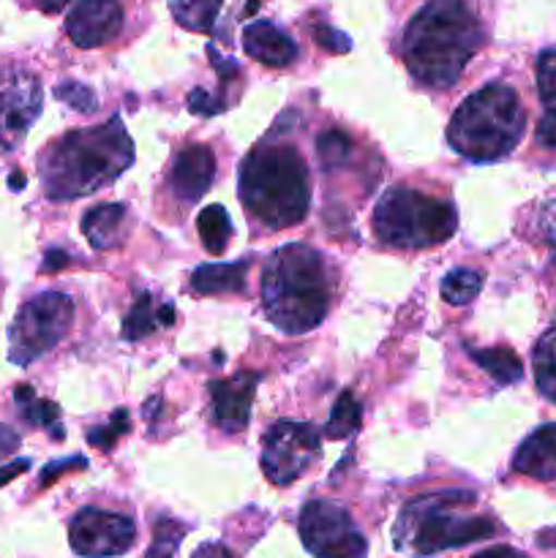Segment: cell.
<instances>
[{"instance_id":"8992f818","label":"cell","mask_w":556,"mask_h":558,"mask_svg":"<svg viewBox=\"0 0 556 558\" xmlns=\"http://www.w3.org/2000/svg\"><path fill=\"white\" fill-rule=\"evenodd\" d=\"M527 112L521 98L507 85H485L456 109L447 129L452 150L478 163L499 161L510 156L521 142Z\"/></svg>"},{"instance_id":"b9f144b4","label":"cell","mask_w":556,"mask_h":558,"mask_svg":"<svg viewBox=\"0 0 556 558\" xmlns=\"http://www.w3.org/2000/svg\"><path fill=\"white\" fill-rule=\"evenodd\" d=\"M474 558H527V556H521L518 554V550H512V548H505V545H501V548H491V550H483V554H478Z\"/></svg>"},{"instance_id":"7402d4cb","label":"cell","mask_w":556,"mask_h":558,"mask_svg":"<svg viewBox=\"0 0 556 558\" xmlns=\"http://www.w3.org/2000/svg\"><path fill=\"white\" fill-rule=\"evenodd\" d=\"M472 357L485 374L491 376L499 385H516L523 376V365L518 360V354L507 347H494V349H472Z\"/></svg>"},{"instance_id":"52a82bcc","label":"cell","mask_w":556,"mask_h":558,"mask_svg":"<svg viewBox=\"0 0 556 558\" xmlns=\"http://www.w3.org/2000/svg\"><path fill=\"white\" fill-rule=\"evenodd\" d=\"M456 207L412 189H390L374 210V232L392 248H428L452 238Z\"/></svg>"},{"instance_id":"7a4b0ae2","label":"cell","mask_w":556,"mask_h":558,"mask_svg":"<svg viewBox=\"0 0 556 558\" xmlns=\"http://www.w3.org/2000/svg\"><path fill=\"white\" fill-rule=\"evenodd\" d=\"M480 41V22L463 0H428L403 33V63L423 85L447 87L461 76Z\"/></svg>"},{"instance_id":"603a6c76","label":"cell","mask_w":556,"mask_h":558,"mask_svg":"<svg viewBox=\"0 0 556 558\" xmlns=\"http://www.w3.org/2000/svg\"><path fill=\"white\" fill-rule=\"evenodd\" d=\"M196 229H200L202 245L213 256H221L227 251L229 240H232V221H229V213L221 205L205 207L196 218Z\"/></svg>"},{"instance_id":"f546056e","label":"cell","mask_w":556,"mask_h":558,"mask_svg":"<svg viewBox=\"0 0 556 558\" xmlns=\"http://www.w3.org/2000/svg\"><path fill=\"white\" fill-rule=\"evenodd\" d=\"M349 147H352L349 136L343 134V131H336V129L325 131V134L316 140V153H319V161L325 169L341 167L349 156Z\"/></svg>"},{"instance_id":"3957f363","label":"cell","mask_w":556,"mask_h":558,"mask_svg":"<svg viewBox=\"0 0 556 558\" xmlns=\"http://www.w3.org/2000/svg\"><path fill=\"white\" fill-rule=\"evenodd\" d=\"M262 305L273 325L300 336L319 325L330 308V283L322 256L311 245H283L262 272Z\"/></svg>"},{"instance_id":"7c38bea8","label":"cell","mask_w":556,"mask_h":558,"mask_svg":"<svg viewBox=\"0 0 556 558\" xmlns=\"http://www.w3.org/2000/svg\"><path fill=\"white\" fill-rule=\"evenodd\" d=\"M38 114H41V82L22 71L9 76L0 87V150H14Z\"/></svg>"},{"instance_id":"74e56055","label":"cell","mask_w":556,"mask_h":558,"mask_svg":"<svg viewBox=\"0 0 556 558\" xmlns=\"http://www.w3.org/2000/svg\"><path fill=\"white\" fill-rule=\"evenodd\" d=\"M27 469H31V461H25V458H20V461H14V463H9V466L0 469V488H3L5 483H11L14 477H20L22 472H27Z\"/></svg>"},{"instance_id":"9c48e42d","label":"cell","mask_w":556,"mask_h":558,"mask_svg":"<svg viewBox=\"0 0 556 558\" xmlns=\"http://www.w3.org/2000/svg\"><path fill=\"white\" fill-rule=\"evenodd\" d=\"M300 539L314 558H368V545L336 501H309L300 512Z\"/></svg>"},{"instance_id":"44dd1931","label":"cell","mask_w":556,"mask_h":558,"mask_svg":"<svg viewBox=\"0 0 556 558\" xmlns=\"http://www.w3.org/2000/svg\"><path fill=\"white\" fill-rule=\"evenodd\" d=\"M249 262H227V265H202L191 272V289L196 294H234L245 289Z\"/></svg>"},{"instance_id":"ba28073f","label":"cell","mask_w":556,"mask_h":558,"mask_svg":"<svg viewBox=\"0 0 556 558\" xmlns=\"http://www.w3.org/2000/svg\"><path fill=\"white\" fill-rule=\"evenodd\" d=\"M74 322V303L63 292H44L27 300L11 325V363L31 365L41 354H47L60 338L69 332Z\"/></svg>"},{"instance_id":"2e32d148","label":"cell","mask_w":556,"mask_h":558,"mask_svg":"<svg viewBox=\"0 0 556 558\" xmlns=\"http://www.w3.org/2000/svg\"><path fill=\"white\" fill-rule=\"evenodd\" d=\"M243 49L249 58L259 60V63L273 65V69H283L298 58V44L276 27L273 22H251L243 31Z\"/></svg>"},{"instance_id":"4fadbf2b","label":"cell","mask_w":556,"mask_h":558,"mask_svg":"<svg viewBox=\"0 0 556 558\" xmlns=\"http://www.w3.org/2000/svg\"><path fill=\"white\" fill-rule=\"evenodd\" d=\"M123 27V9L118 0H76L65 16V33L82 49L112 41Z\"/></svg>"},{"instance_id":"1f68e13d","label":"cell","mask_w":556,"mask_h":558,"mask_svg":"<svg viewBox=\"0 0 556 558\" xmlns=\"http://www.w3.org/2000/svg\"><path fill=\"white\" fill-rule=\"evenodd\" d=\"M55 96L63 98L69 107L80 109V112H93L96 109V93L87 85H82V82H63V85H58Z\"/></svg>"},{"instance_id":"5bb4252c","label":"cell","mask_w":556,"mask_h":558,"mask_svg":"<svg viewBox=\"0 0 556 558\" xmlns=\"http://www.w3.org/2000/svg\"><path fill=\"white\" fill-rule=\"evenodd\" d=\"M259 374H234L229 379H216L207 385L213 401V423L223 430H243L251 420Z\"/></svg>"},{"instance_id":"4dcf8cb0","label":"cell","mask_w":556,"mask_h":558,"mask_svg":"<svg viewBox=\"0 0 556 558\" xmlns=\"http://www.w3.org/2000/svg\"><path fill=\"white\" fill-rule=\"evenodd\" d=\"M125 430H129V412L118 409V412L112 414V420H109L107 428H93L90 434H87V441H90L93 447H101V450H112L114 439L123 436Z\"/></svg>"},{"instance_id":"8fae6325","label":"cell","mask_w":556,"mask_h":558,"mask_svg":"<svg viewBox=\"0 0 556 558\" xmlns=\"http://www.w3.org/2000/svg\"><path fill=\"white\" fill-rule=\"evenodd\" d=\"M134 521L118 512H104L98 507H85L74 515L69 526V543L74 554L85 558H112L125 554L134 545Z\"/></svg>"},{"instance_id":"d6a6232c","label":"cell","mask_w":556,"mask_h":558,"mask_svg":"<svg viewBox=\"0 0 556 558\" xmlns=\"http://www.w3.org/2000/svg\"><path fill=\"white\" fill-rule=\"evenodd\" d=\"M314 36H316V41L327 49V52L341 54V52H349V47H352V44H349V38L343 36L341 31H336V27L322 25V27H316Z\"/></svg>"},{"instance_id":"30bf717a","label":"cell","mask_w":556,"mask_h":558,"mask_svg":"<svg viewBox=\"0 0 556 558\" xmlns=\"http://www.w3.org/2000/svg\"><path fill=\"white\" fill-rule=\"evenodd\" d=\"M319 430L311 423H273L262 439V472L273 485H292L319 456Z\"/></svg>"},{"instance_id":"f35d334b","label":"cell","mask_w":556,"mask_h":558,"mask_svg":"<svg viewBox=\"0 0 556 558\" xmlns=\"http://www.w3.org/2000/svg\"><path fill=\"white\" fill-rule=\"evenodd\" d=\"M191 558H232V554H229V550L223 548V545L207 543V545H202V548L196 550V554L191 556Z\"/></svg>"},{"instance_id":"ffe728a7","label":"cell","mask_w":556,"mask_h":558,"mask_svg":"<svg viewBox=\"0 0 556 558\" xmlns=\"http://www.w3.org/2000/svg\"><path fill=\"white\" fill-rule=\"evenodd\" d=\"M537 90L543 98V118L537 123V142L556 150V47L537 58Z\"/></svg>"},{"instance_id":"cb8c5ba5","label":"cell","mask_w":556,"mask_h":558,"mask_svg":"<svg viewBox=\"0 0 556 558\" xmlns=\"http://www.w3.org/2000/svg\"><path fill=\"white\" fill-rule=\"evenodd\" d=\"M534 381L537 390L556 403V327L534 347Z\"/></svg>"},{"instance_id":"e575fe53","label":"cell","mask_w":556,"mask_h":558,"mask_svg":"<svg viewBox=\"0 0 556 558\" xmlns=\"http://www.w3.org/2000/svg\"><path fill=\"white\" fill-rule=\"evenodd\" d=\"M543 232H545V240H548V245H551V254H554V259H556V199L545 207Z\"/></svg>"},{"instance_id":"277c9868","label":"cell","mask_w":556,"mask_h":558,"mask_svg":"<svg viewBox=\"0 0 556 558\" xmlns=\"http://www.w3.org/2000/svg\"><path fill=\"white\" fill-rule=\"evenodd\" d=\"M240 202L270 229H289L309 213V169L292 145L262 142L240 169Z\"/></svg>"},{"instance_id":"4316f807","label":"cell","mask_w":556,"mask_h":558,"mask_svg":"<svg viewBox=\"0 0 556 558\" xmlns=\"http://www.w3.org/2000/svg\"><path fill=\"white\" fill-rule=\"evenodd\" d=\"M360 414L363 412H360V403L354 401L352 392H341L325 425L327 439H343V436L354 434L360 428Z\"/></svg>"},{"instance_id":"bcb514c9","label":"cell","mask_w":556,"mask_h":558,"mask_svg":"<svg viewBox=\"0 0 556 558\" xmlns=\"http://www.w3.org/2000/svg\"><path fill=\"white\" fill-rule=\"evenodd\" d=\"M540 543H543V545H554V548H556V529L551 534H543V537H540Z\"/></svg>"},{"instance_id":"8d00e7d4","label":"cell","mask_w":556,"mask_h":558,"mask_svg":"<svg viewBox=\"0 0 556 558\" xmlns=\"http://www.w3.org/2000/svg\"><path fill=\"white\" fill-rule=\"evenodd\" d=\"M87 461L85 458H71V461H63V463H52V466L44 469V477H41V485H47L49 480L58 477V472H65V469H85Z\"/></svg>"},{"instance_id":"836d02e7","label":"cell","mask_w":556,"mask_h":558,"mask_svg":"<svg viewBox=\"0 0 556 558\" xmlns=\"http://www.w3.org/2000/svg\"><path fill=\"white\" fill-rule=\"evenodd\" d=\"M189 109L194 114H216V112H221V104L216 101V98L213 96H207L205 90H200V87H196V90H191V96H189Z\"/></svg>"},{"instance_id":"d4e9b609","label":"cell","mask_w":556,"mask_h":558,"mask_svg":"<svg viewBox=\"0 0 556 558\" xmlns=\"http://www.w3.org/2000/svg\"><path fill=\"white\" fill-rule=\"evenodd\" d=\"M480 289H483V276L478 270H469V267H458L442 278V298L452 305L469 303V300L478 298Z\"/></svg>"},{"instance_id":"ab89813d","label":"cell","mask_w":556,"mask_h":558,"mask_svg":"<svg viewBox=\"0 0 556 558\" xmlns=\"http://www.w3.org/2000/svg\"><path fill=\"white\" fill-rule=\"evenodd\" d=\"M65 265H69V254H63V251H49L47 259H44L41 270L44 272H55V270H60V267H65Z\"/></svg>"},{"instance_id":"d590c367","label":"cell","mask_w":556,"mask_h":558,"mask_svg":"<svg viewBox=\"0 0 556 558\" xmlns=\"http://www.w3.org/2000/svg\"><path fill=\"white\" fill-rule=\"evenodd\" d=\"M207 54H210V60H213V65H216V71H218V76H221V82H227L229 76H234L238 74V65H234V60H229V58H221V54H218V49L213 47H207Z\"/></svg>"},{"instance_id":"60d3db41","label":"cell","mask_w":556,"mask_h":558,"mask_svg":"<svg viewBox=\"0 0 556 558\" xmlns=\"http://www.w3.org/2000/svg\"><path fill=\"white\" fill-rule=\"evenodd\" d=\"M16 447H20V439H16L9 428H3V425H0V456H5V452H14Z\"/></svg>"},{"instance_id":"f6af8a7d","label":"cell","mask_w":556,"mask_h":558,"mask_svg":"<svg viewBox=\"0 0 556 558\" xmlns=\"http://www.w3.org/2000/svg\"><path fill=\"white\" fill-rule=\"evenodd\" d=\"M11 189H22V185H25V178H22V174H11Z\"/></svg>"},{"instance_id":"83f0119b","label":"cell","mask_w":556,"mask_h":558,"mask_svg":"<svg viewBox=\"0 0 556 558\" xmlns=\"http://www.w3.org/2000/svg\"><path fill=\"white\" fill-rule=\"evenodd\" d=\"M185 532H189L185 523L174 521V518H161V521L156 523V529H153V543L145 558H174Z\"/></svg>"},{"instance_id":"5b68a950","label":"cell","mask_w":556,"mask_h":558,"mask_svg":"<svg viewBox=\"0 0 556 558\" xmlns=\"http://www.w3.org/2000/svg\"><path fill=\"white\" fill-rule=\"evenodd\" d=\"M472 505L474 494L469 490H445L409 501L392 532L396 545L423 558L494 537L496 523L483 515H469L467 507Z\"/></svg>"},{"instance_id":"6da1fadb","label":"cell","mask_w":556,"mask_h":558,"mask_svg":"<svg viewBox=\"0 0 556 558\" xmlns=\"http://www.w3.org/2000/svg\"><path fill=\"white\" fill-rule=\"evenodd\" d=\"M134 163V142L120 118L71 131L41 156V185L49 199H76L112 185Z\"/></svg>"},{"instance_id":"484cf974","label":"cell","mask_w":556,"mask_h":558,"mask_svg":"<svg viewBox=\"0 0 556 558\" xmlns=\"http://www.w3.org/2000/svg\"><path fill=\"white\" fill-rule=\"evenodd\" d=\"M158 327V316H156V305H153L150 294H140L131 305V311L125 314L123 322V338L125 341H142V338L150 336L153 330Z\"/></svg>"},{"instance_id":"d6986e66","label":"cell","mask_w":556,"mask_h":558,"mask_svg":"<svg viewBox=\"0 0 556 558\" xmlns=\"http://www.w3.org/2000/svg\"><path fill=\"white\" fill-rule=\"evenodd\" d=\"M123 221L125 205H118V202H112V205H98L93 210H87L85 218H82V234H85L93 248H114L123 240Z\"/></svg>"},{"instance_id":"7bdbcfd3","label":"cell","mask_w":556,"mask_h":558,"mask_svg":"<svg viewBox=\"0 0 556 558\" xmlns=\"http://www.w3.org/2000/svg\"><path fill=\"white\" fill-rule=\"evenodd\" d=\"M33 3L41 11H47V14H55V11H60L63 5H69V0H33Z\"/></svg>"},{"instance_id":"f1b7e54d","label":"cell","mask_w":556,"mask_h":558,"mask_svg":"<svg viewBox=\"0 0 556 558\" xmlns=\"http://www.w3.org/2000/svg\"><path fill=\"white\" fill-rule=\"evenodd\" d=\"M16 403L22 407V414H25L27 423L33 425H55L58 423V407H55L52 401H38L36 396H33V390L27 385H20L14 392Z\"/></svg>"},{"instance_id":"ac0fdd59","label":"cell","mask_w":556,"mask_h":558,"mask_svg":"<svg viewBox=\"0 0 556 558\" xmlns=\"http://www.w3.org/2000/svg\"><path fill=\"white\" fill-rule=\"evenodd\" d=\"M512 469L534 480H556V423L537 428L518 447Z\"/></svg>"},{"instance_id":"ee69618b","label":"cell","mask_w":556,"mask_h":558,"mask_svg":"<svg viewBox=\"0 0 556 558\" xmlns=\"http://www.w3.org/2000/svg\"><path fill=\"white\" fill-rule=\"evenodd\" d=\"M156 316H158V325L169 327V325H172V319H174V308H172V305H161V308L156 311Z\"/></svg>"},{"instance_id":"e0dca14e","label":"cell","mask_w":556,"mask_h":558,"mask_svg":"<svg viewBox=\"0 0 556 558\" xmlns=\"http://www.w3.org/2000/svg\"><path fill=\"white\" fill-rule=\"evenodd\" d=\"M174 20L183 27L207 36H227V22L238 20L234 0H169Z\"/></svg>"},{"instance_id":"9a60e30c","label":"cell","mask_w":556,"mask_h":558,"mask_svg":"<svg viewBox=\"0 0 556 558\" xmlns=\"http://www.w3.org/2000/svg\"><path fill=\"white\" fill-rule=\"evenodd\" d=\"M216 174V158L207 145H189L174 156L169 169V185L185 202H196L210 189Z\"/></svg>"}]
</instances>
